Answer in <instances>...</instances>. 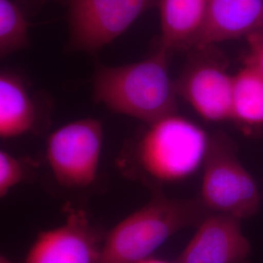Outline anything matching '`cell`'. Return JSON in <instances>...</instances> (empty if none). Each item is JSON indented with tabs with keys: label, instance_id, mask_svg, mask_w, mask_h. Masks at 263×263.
Instances as JSON below:
<instances>
[{
	"label": "cell",
	"instance_id": "obj_17",
	"mask_svg": "<svg viewBox=\"0 0 263 263\" xmlns=\"http://www.w3.org/2000/svg\"><path fill=\"white\" fill-rule=\"evenodd\" d=\"M140 263H177V261L175 262H171V261H167V260H163V259H159V258H155V257H149L143 261H141Z\"/></svg>",
	"mask_w": 263,
	"mask_h": 263
},
{
	"label": "cell",
	"instance_id": "obj_9",
	"mask_svg": "<svg viewBox=\"0 0 263 263\" xmlns=\"http://www.w3.org/2000/svg\"><path fill=\"white\" fill-rule=\"evenodd\" d=\"M240 219L211 213L197 230L177 263H250L252 246Z\"/></svg>",
	"mask_w": 263,
	"mask_h": 263
},
{
	"label": "cell",
	"instance_id": "obj_5",
	"mask_svg": "<svg viewBox=\"0 0 263 263\" xmlns=\"http://www.w3.org/2000/svg\"><path fill=\"white\" fill-rule=\"evenodd\" d=\"M69 49L97 53L110 44L158 0H66Z\"/></svg>",
	"mask_w": 263,
	"mask_h": 263
},
{
	"label": "cell",
	"instance_id": "obj_2",
	"mask_svg": "<svg viewBox=\"0 0 263 263\" xmlns=\"http://www.w3.org/2000/svg\"><path fill=\"white\" fill-rule=\"evenodd\" d=\"M211 213L199 196L171 199L157 194L104 235L98 263L141 262L170 237L197 227Z\"/></svg>",
	"mask_w": 263,
	"mask_h": 263
},
{
	"label": "cell",
	"instance_id": "obj_13",
	"mask_svg": "<svg viewBox=\"0 0 263 263\" xmlns=\"http://www.w3.org/2000/svg\"><path fill=\"white\" fill-rule=\"evenodd\" d=\"M232 120L246 128L263 126V79L254 66H244L233 76Z\"/></svg>",
	"mask_w": 263,
	"mask_h": 263
},
{
	"label": "cell",
	"instance_id": "obj_14",
	"mask_svg": "<svg viewBox=\"0 0 263 263\" xmlns=\"http://www.w3.org/2000/svg\"><path fill=\"white\" fill-rule=\"evenodd\" d=\"M28 24L12 0H0V59L27 47Z\"/></svg>",
	"mask_w": 263,
	"mask_h": 263
},
{
	"label": "cell",
	"instance_id": "obj_18",
	"mask_svg": "<svg viewBox=\"0 0 263 263\" xmlns=\"http://www.w3.org/2000/svg\"><path fill=\"white\" fill-rule=\"evenodd\" d=\"M0 263H13L10 261L9 259H7L6 257H4L2 254H0Z\"/></svg>",
	"mask_w": 263,
	"mask_h": 263
},
{
	"label": "cell",
	"instance_id": "obj_15",
	"mask_svg": "<svg viewBox=\"0 0 263 263\" xmlns=\"http://www.w3.org/2000/svg\"><path fill=\"white\" fill-rule=\"evenodd\" d=\"M34 173L33 164L0 149V197L13 188L30 179Z\"/></svg>",
	"mask_w": 263,
	"mask_h": 263
},
{
	"label": "cell",
	"instance_id": "obj_8",
	"mask_svg": "<svg viewBox=\"0 0 263 263\" xmlns=\"http://www.w3.org/2000/svg\"><path fill=\"white\" fill-rule=\"evenodd\" d=\"M104 239L84 211L69 209L63 224L38 234L26 263H98Z\"/></svg>",
	"mask_w": 263,
	"mask_h": 263
},
{
	"label": "cell",
	"instance_id": "obj_12",
	"mask_svg": "<svg viewBox=\"0 0 263 263\" xmlns=\"http://www.w3.org/2000/svg\"><path fill=\"white\" fill-rule=\"evenodd\" d=\"M210 0H158L161 41L169 52L193 48L207 18Z\"/></svg>",
	"mask_w": 263,
	"mask_h": 263
},
{
	"label": "cell",
	"instance_id": "obj_4",
	"mask_svg": "<svg viewBox=\"0 0 263 263\" xmlns=\"http://www.w3.org/2000/svg\"><path fill=\"white\" fill-rule=\"evenodd\" d=\"M203 166L199 197L210 212L240 220L258 212L260 196L256 183L238 158L235 142L227 134L216 131L209 136Z\"/></svg>",
	"mask_w": 263,
	"mask_h": 263
},
{
	"label": "cell",
	"instance_id": "obj_1",
	"mask_svg": "<svg viewBox=\"0 0 263 263\" xmlns=\"http://www.w3.org/2000/svg\"><path fill=\"white\" fill-rule=\"evenodd\" d=\"M170 54L159 45L140 62L100 66L92 81L95 102L148 125L176 114L179 96L170 77Z\"/></svg>",
	"mask_w": 263,
	"mask_h": 263
},
{
	"label": "cell",
	"instance_id": "obj_7",
	"mask_svg": "<svg viewBox=\"0 0 263 263\" xmlns=\"http://www.w3.org/2000/svg\"><path fill=\"white\" fill-rule=\"evenodd\" d=\"M177 94L205 120H232L233 76L216 58L195 56L175 81Z\"/></svg>",
	"mask_w": 263,
	"mask_h": 263
},
{
	"label": "cell",
	"instance_id": "obj_10",
	"mask_svg": "<svg viewBox=\"0 0 263 263\" xmlns=\"http://www.w3.org/2000/svg\"><path fill=\"white\" fill-rule=\"evenodd\" d=\"M46 108L21 76L0 70V138L34 134L45 127Z\"/></svg>",
	"mask_w": 263,
	"mask_h": 263
},
{
	"label": "cell",
	"instance_id": "obj_3",
	"mask_svg": "<svg viewBox=\"0 0 263 263\" xmlns=\"http://www.w3.org/2000/svg\"><path fill=\"white\" fill-rule=\"evenodd\" d=\"M208 143L206 132L176 113L149 125L137 142L134 156L152 179L178 181L203 165Z\"/></svg>",
	"mask_w": 263,
	"mask_h": 263
},
{
	"label": "cell",
	"instance_id": "obj_11",
	"mask_svg": "<svg viewBox=\"0 0 263 263\" xmlns=\"http://www.w3.org/2000/svg\"><path fill=\"white\" fill-rule=\"evenodd\" d=\"M263 28V0H210L207 18L193 49L249 36Z\"/></svg>",
	"mask_w": 263,
	"mask_h": 263
},
{
	"label": "cell",
	"instance_id": "obj_16",
	"mask_svg": "<svg viewBox=\"0 0 263 263\" xmlns=\"http://www.w3.org/2000/svg\"><path fill=\"white\" fill-rule=\"evenodd\" d=\"M246 40L248 55L245 58V63L254 66L263 79V28L251 33Z\"/></svg>",
	"mask_w": 263,
	"mask_h": 263
},
{
	"label": "cell",
	"instance_id": "obj_6",
	"mask_svg": "<svg viewBox=\"0 0 263 263\" xmlns=\"http://www.w3.org/2000/svg\"><path fill=\"white\" fill-rule=\"evenodd\" d=\"M104 128L95 118L67 123L48 138L46 158L57 182L66 188L90 186L98 175Z\"/></svg>",
	"mask_w": 263,
	"mask_h": 263
}]
</instances>
